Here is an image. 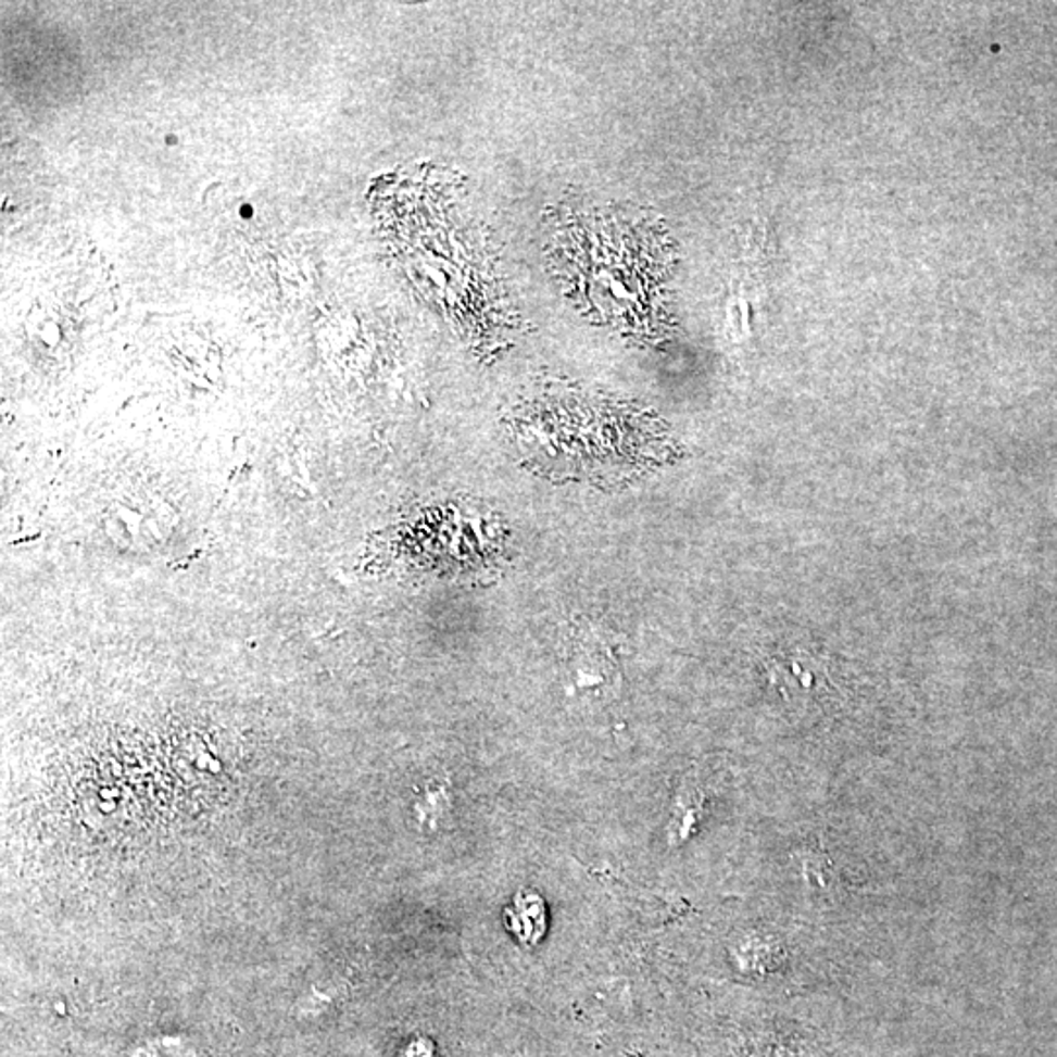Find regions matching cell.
<instances>
[{
  "mask_svg": "<svg viewBox=\"0 0 1057 1057\" xmlns=\"http://www.w3.org/2000/svg\"><path fill=\"white\" fill-rule=\"evenodd\" d=\"M619 683V666L603 644L586 641L574 649L568 663V685L574 695L592 702L607 700Z\"/></svg>",
  "mask_w": 1057,
  "mask_h": 1057,
  "instance_id": "obj_1",
  "label": "cell"
},
{
  "mask_svg": "<svg viewBox=\"0 0 1057 1057\" xmlns=\"http://www.w3.org/2000/svg\"><path fill=\"white\" fill-rule=\"evenodd\" d=\"M505 919L515 939L534 944L544 934V903L534 893H519L505 913Z\"/></svg>",
  "mask_w": 1057,
  "mask_h": 1057,
  "instance_id": "obj_2",
  "label": "cell"
}]
</instances>
